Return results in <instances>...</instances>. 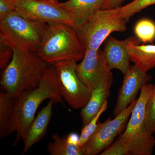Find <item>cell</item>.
Instances as JSON below:
<instances>
[{
    "instance_id": "44dd1931",
    "label": "cell",
    "mask_w": 155,
    "mask_h": 155,
    "mask_svg": "<svg viewBox=\"0 0 155 155\" xmlns=\"http://www.w3.org/2000/svg\"><path fill=\"white\" fill-rule=\"evenodd\" d=\"M108 107V101H106L96 116L88 124L82 127L79 138V146L80 147L85 144L90 138L98 126V121L101 115L105 112Z\"/></svg>"
},
{
    "instance_id": "ba28073f",
    "label": "cell",
    "mask_w": 155,
    "mask_h": 155,
    "mask_svg": "<svg viewBox=\"0 0 155 155\" xmlns=\"http://www.w3.org/2000/svg\"><path fill=\"white\" fill-rule=\"evenodd\" d=\"M137 99L115 119L110 117L103 123L99 122L94 133L81 148L83 155H97L110 146L115 137L125 128Z\"/></svg>"
},
{
    "instance_id": "e0dca14e",
    "label": "cell",
    "mask_w": 155,
    "mask_h": 155,
    "mask_svg": "<svg viewBox=\"0 0 155 155\" xmlns=\"http://www.w3.org/2000/svg\"><path fill=\"white\" fill-rule=\"evenodd\" d=\"M17 97L5 91L0 93V137H7L14 132Z\"/></svg>"
},
{
    "instance_id": "7a4b0ae2",
    "label": "cell",
    "mask_w": 155,
    "mask_h": 155,
    "mask_svg": "<svg viewBox=\"0 0 155 155\" xmlns=\"http://www.w3.org/2000/svg\"><path fill=\"white\" fill-rule=\"evenodd\" d=\"M49 65L37 51L14 50L13 58L1 76V90L17 97L35 88Z\"/></svg>"
},
{
    "instance_id": "4fadbf2b",
    "label": "cell",
    "mask_w": 155,
    "mask_h": 155,
    "mask_svg": "<svg viewBox=\"0 0 155 155\" xmlns=\"http://www.w3.org/2000/svg\"><path fill=\"white\" fill-rule=\"evenodd\" d=\"M54 104L53 101L50 100L47 105L42 109L31 123L22 141L24 143V148L22 155L25 154L31 147L44 137L52 116Z\"/></svg>"
},
{
    "instance_id": "603a6c76",
    "label": "cell",
    "mask_w": 155,
    "mask_h": 155,
    "mask_svg": "<svg viewBox=\"0 0 155 155\" xmlns=\"http://www.w3.org/2000/svg\"><path fill=\"white\" fill-rule=\"evenodd\" d=\"M14 50L9 45L0 41V68L5 69L11 61Z\"/></svg>"
},
{
    "instance_id": "6da1fadb",
    "label": "cell",
    "mask_w": 155,
    "mask_h": 155,
    "mask_svg": "<svg viewBox=\"0 0 155 155\" xmlns=\"http://www.w3.org/2000/svg\"><path fill=\"white\" fill-rule=\"evenodd\" d=\"M63 98L58 87L55 68L54 65H50L45 70L38 86L17 97L14 121L16 137L14 145L21 140L23 141L38 109L44 101L50 99L54 104L64 106Z\"/></svg>"
},
{
    "instance_id": "ac0fdd59",
    "label": "cell",
    "mask_w": 155,
    "mask_h": 155,
    "mask_svg": "<svg viewBox=\"0 0 155 155\" xmlns=\"http://www.w3.org/2000/svg\"><path fill=\"white\" fill-rule=\"evenodd\" d=\"M53 140L47 146L51 155H83L81 148L72 143L66 136L61 137L57 134L52 136Z\"/></svg>"
},
{
    "instance_id": "7c38bea8",
    "label": "cell",
    "mask_w": 155,
    "mask_h": 155,
    "mask_svg": "<svg viewBox=\"0 0 155 155\" xmlns=\"http://www.w3.org/2000/svg\"><path fill=\"white\" fill-rule=\"evenodd\" d=\"M137 39V37H130L124 40L119 41L114 37H108L103 52L108 67L111 70L118 69L123 75L127 72L130 67L127 45L130 42Z\"/></svg>"
},
{
    "instance_id": "8fae6325",
    "label": "cell",
    "mask_w": 155,
    "mask_h": 155,
    "mask_svg": "<svg viewBox=\"0 0 155 155\" xmlns=\"http://www.w3.org/2000/svg\"><path fill=\"white\" fill-rule=\"evenodd\" d=\"M124 75L123 83L113 112V116L115 117L130 105L136 99L139 91L152 79L147 73L142 72L134 66L130 67Z\"/></svg>"
},
{
    "instance_id": "52a82bcc",
    "label": "cell",
    "mask_w": 155,
    "mask_h": 155,
    "mask_svg": "<svg viewBox=\"0 0 155 155\" xmlns=\"http://www.w3.org/2000/svg\"><path fill=\"white\" fill-rule=\"evenodd\" d=\"M77 62L61 61L54 64L61 96L72 108L81 109L86 105L92 91L81 80L76 72Z\"/></svg>"
},
{
    "instance_id": "9a60e30c",
    "label": "cell",
    "mask_w": 155,
    "mask_h": 155,
    "mask_svg": "<svg viewBox=\"0 0 155 155\" xmlns=\"http://www.w3.org/2000/svg\"><path fill=\"white\" fill-rule=\"evenodd\" d=\"M139 39L127 45L130 61L142 72L147 73L155 67V45H140Z\"/></svg>"
},
{
    "instance_id": "ffe728a7",
    "label": "cell",
    "mask_w": 155,
    "mask_h": 155,
    "mask_svg": "<svg viewBox=\"0 0 155 155\" xmlns=\"http://www.w3.org/2000/svg\"><path fill=\"white\" fill-rule=\"evenodd\" d=\"M155 5V0H134L126 5L116 8L120 16L126 21L133 15L150 6Z\"/></svg>"
},
{
    "instance_id": "d6986e66",
    "label": "cell",
    "mask_w": 155,
    "mask_h": 155,
    "mask_svg": "<svg viewBox=\"0 0 155 155\" xmlns=\"http://www.w3.org/2000/svg\"><path fill=\"white\" fill-rule=\"evenodd\" d=\"M134 33L141 42L153 44L155 39V22L148 19H140L136 24Z\"/></svg>"
},
{
    "instance_id": "9c48e42d",
    "label": "cell",
    "mask_w": 155,
    "mask_h": 155,
    "mask_svg": "<svg viewBox=\"0 0 155 155\" xmlns=\"http://www.w3.org/2000/svg\"><path fill=\"white\" fill-rule=\"evenodd\" d=\"M16 11L28 19L45 23L61 22L74 27L72 16L57 0H16Z\"/></svg>"
},
{
    "instance_id": "30bf717a",
    "label": "cell",
    "mask_w": 155,
    "mask_h": 155,
    "mask_svg": "<svg viewBox=\"0 0 155 155\" xmlns=\"http://www.w3.org/2000/svg\"><path fill=\"white\" fill-rule=\"evenodd\" d=\"M78 77L92 91L102 83L114 80L103 51L87 48L84 56L77 64Z\"/></svg>"
},
{
    "instance_id": "484cf974",
    "label": "cell",
    "mask_w": 155,
    "mask_h": 155,
    "mask_svg": "<svg viewBox=\"0 0 155 155\" xmlns=\"http://www.w3.org/2000/svg\"><path fill=\"white\" fill-rule=\"evenodd\" d=\"M124 0H106L102 9L116 8L121 7Z\"/></svg>"
},
{
    "instance_id": "5bb4252c",
    "label": "cell",
    "mask_w": 155,
    "mask_h": 155,
    "mask_svg": "<svg viewBox=\"0 0 155 155\" xmlns=\"http://www.w3.org/2000/svg\"><path fill=\"white\" fill-rule=\"evenodd\" d=\"M106 0H68L60 3L72 16L74 28L79 29L98 10L102 9Z\"/></svg>"
},
{
    "instance_id": "5b68a950",
    "label": "cell",
    "mask_w": 155,
    "mask_h": 155,
    "mask_svg": "<svg viewBox=\"0 0 155 155\" xmlns=\"http://www.w3.org/2000/svg\"><path fill=\"white\" fill-rule=\"evenodd\" d=\"M46 26L15 11L0 20V41L14 50L37 51Z\"/></svg>"
},
{
    "instance_id": "2e32d148",
    "label": "cell",
    "mask_w": 155,
    "mask_h": 155,
    "mask_svg": "<svg viewBox=\"0 0 155 155\" xmlns=\"http://www.w3.org/2000/svg\"><path fill=\"white\" fill-rule=\"evenodd\" d=\"M113 81L114 80L103 82L92 91L91 96L88 102L81 110L83 127L93 119L105 102L107 101L110 94V89Z\"/></svg>"
},
{
    "instance_id": "8992f818",
    "label": "cell",
    "mask_w": 155,
    "mask_h": 155,
    "mask_svg": "<svg viewBox=\"0 0 155 155\" xmlns=\"http://www.w3.org/2000/svg\"><path fill=\"white\" fill-rule=\"evenodd\" d=\"M126 22L117 8L101 9L76 31L85 49L97 50L111 33L125 31Z\"/></svg>"
},
{
    "instance_id": "cb8c5ba5",
    "label": "cell",
    "mask_w": 155,
    "mask_h": 155,
    "mask_svg": "<svg viewBox=\"0 0 155 155\" xmlns=\"http://www.w3.org/2000/svg\"><path fill=\"white\" fill-rule=\"evenodd\" d=\"M101 155H129L127 148L121 140H118L100 154Z\"/></svg>"
},
{
    "instance_id": "277c9868",
    "label": "cell",
    "mask_w": 155,
    "mask_h": 155,
    "mask_svg": "<svg viewBox=\"0 0 155 155\" xmlns=\"http://www.w3.org/2000/svg\"><path fill=\"white\" fill-rule=\"evenodd\" d=\"M154 84L147 83L143 87L140 95L134 107L126 129L119 140L127 148L130 155H151L155 146V138L145 125L147 101Z\"/></svg>"
},
{
    "instance_id": "d4e9b609",
    "label": "cell",
    "mask_w": 155,
    "mask_h": 155,
    "mask_svg": "<svg viewBox=\"0 0 155 155\" xmlns=\"http://www.w3.org/2000/svg\"><path fill=\"white\" fill-rule=\"evenodd\" d=\"M16 0H0V20L16 11Z\"/></svg>"
},
{
    "instance_id": "7402d4cb",
    "label": "cell",
    "mask_w": 155,
    "mask_h": 155,
    "mask_svg": "<svg viewBox=\"0 0 155 155\" xmlns=\"http://www.w3.org/2000/svg\"><path fill=\"white\" fill-rule=\"evenodd\" d=\"M145 125L149 132L153 134L155 133V84L147 103Z\"/></svg>"
},
{
    "instance_id": "3957f363",
    "label": "cell",
    "mask_w": 155,
    "mask_h": 155,
    "mask_svg": "<svg viewBox=\"0 0 155 155\" xmlns=\"http://www.w3.org/2000/svg\"><path fill=\"white\" fill-rule=\"evenodd\" d=\"M86 49L71 25L61 22L47 23L37 52L50 65L61 61L82 60Z\"/></svg>"
}]
</instances>
